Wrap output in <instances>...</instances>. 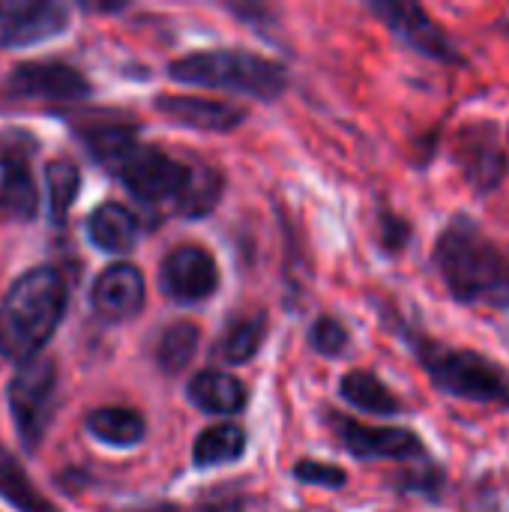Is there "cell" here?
Here are the masks:
<instances>
[{
	"instance_id": "1",
	"label": "cell",
	"mask_w": 509,
	"mask_h": 512,
	"mask_svg": "<svg viewBox=\"0 0 509 512\" xmlns=\"http://www.w3.org/2000/svg\"><path fill=\"white\" fill-rule=\"evenodd\" d=\"M432 264L459 306L509 312V258L468 213H456L441 228Z\"/></svg>"
},
{
	"instance_id": "30",
	"label": "cell",
	"mask_w": 509,
	"mask_h": 512,
	"mask_svg": "<svg viewBox=\"0 0 509 512\" xmlns=\"http://www.w3.org/2000/svg\"><path fill=\"white\" fill-rule=\"evenodd\" d=\"M408 243H411V225L396 213H384L381 216V246L390 255H399Z\"/></svg>"
},
{
	"instance_id": "19",
	"label": "cell",
	"mask_w": 509,
	"mask_h": 512,
	"mask_svg": "<svg viewBox=\"0 0 509 512\" xmlns=\"http://www.w3.org/2000/svg\"><path fill=\"white\" fill-rule=\"evenodd\" d=\"M87 432L108 447H135L144 441V417L129 408H99L87 417Z\"/></svg>"
},
{
	"instance_id": "17",
	"label": "cell",
	"mask_w": 509,
	"mask_h": 512,
	"mask_svg": "<svg viewBox=\"0 0 509 512\" xmlns=\"http://www.w3.org/2000/svg\"><path fill=\"white\" fill-rule=\"evenodd\" d=\"M189 402L204 414H237L243 411L246 390L237 378L216 369H204L189 384Z\"/></svg>"
},
{
	"instance_id": "24",
	"label": "cell",
	"mask_w": 509,
	"mask_h": 512,
	"mask_svg": "<svg viewBox=\"0 0 509 512\" xmlns=\"http://www.w3.org/2000/svg\"><path fill=\"white\" fill-rule=\"evenodd\" d=\"M78 186H81V174L72 162L66 159H57L45 168V189H48V210H51V219L54 222H63L69 207L75 204V195H78Z\"/></svg>"
},
{
	"instance_id": "21",
	"label": "cell",
	"mask_w": 509,
	"mask_h": 512,
	"mask_svg": "<svg viewBox=\"0 0 509 512\" xmlns=\"http://www.w3.org/2000/svg\"><path fill=\"white\" fill-rule=\"evenodd\" d=\"M195 351H198V327L189 321H180L162 333L159 348H156V363L162 372L177 375L192 363Z\"/></svg>"
},
{
	"instance_id": "26",
	"label": "cell",
	"mask_w": 509,
	"mask_h": 512,
	"mask_svg": "<svg viewBox=\"0 0 509 512\" xmlns=\"http://www.w3.org/2000/svg\"><path fill=\"white\" fill-rule=\"evenodd\" d=\"M135 132L129 126L120 123H108V126H93L84 132V144L93 153V159H99L102 165H111L117 156H123L132 144H135Z\"/></svg>"
},
{
	"instance_id": "8",
	"label": "cell",
	"mask_w": 509,
	"mask_h": 512,
	"mask_svg": "<svg viewBox=\"0 0 509 512\" xmlns=\"http://www.w3.org/2000/svg\"><path fill=\"white\" fill-rule=\"evenodd\" d=\"M333 429L342 447L363 462H429L423 438L402 426H366L360 420L333 414Z\"/></svg>"
},
{
	"instance_id": "25",
	"label": "cell",
	"mask_w": 509,
	"mask_h": 512,
	"mask_svg": "<svg viewBox=\"0 0 509 512\" xmlns=\"http://www.w3.org/2000/svg\"><path fill=\"white\" fill-rule=\"evenodd\" d=\"M261 339H264V315H255V318L237 321L225 333V339L216 345V354H219V360H225L231 366H240V363H249L258 354Z\"/></svg>"
},
{
	"instance_id": "20",
	"label": "cell",
	"mask_w": 509,
	"mask_h": 512,
	"mask_svg": "<svg viewBox=\"0 0 509 512\" xmlns=\"http://www.w3.org/2000/svg\"><path fill=\"white\" fill-rule=\"evenodd\" d=\"M246 450V435L237 426H210L201 432L192 450V462L198 468H216V465H231L243 456Z\"/></svg>"
},
{
	"instance_id": "9",
	"label": "cell",
	"mask_w": 509,
	"mask_h": 512,
	"mask_svg": "<svg viewBox=\"0 0 509 512\" xmlns=\"http://www.w3.org/2000/svg\"><path fill=\"white\" fill-rule=\"evenodd\" d=\"M456 162L462 168L465 183L477 192V195H492L501 189V183L507 180L509 156L501 138V126L495 120H477L468 123L459 132V144H456Z\"/></svg>"
},
{
	"instance_id": "7",
	"label": "cell",
	"mask_w": 509,
	"mask_h": 512,
	"mask_svg": "<svg viewBox=\"0 0 509 512\" xmlns=\"http://www.w3.org/2000/svg\"><path fill=\"white\" fill-rule=\"evenodd\" d=\"M108 171H114L123 186L147 204H174L180 198V192L189 183V165L174 162L171 156H165L156 147H144V144H132L123 156H117Z\"/></svg>"
},
{
	"instance_id": "15",
	"label": "cell",
	"mask_w": 509,
	"mask_h": 512,
	"mask_svg": "<svg viewBox=\"0 0 509 512\" xmlns=\"http://www.w3.org/2000/svg\"><path fill=\"white\" fill-rule=\"evenodd\" d=\"M138 219L120 204H102L87 219V237L108 255H126L138 243Z\"/></svg>"
},
{
	"instance_id": "29",
	"label": "cell",
	"mask_w": 509,
	"mask_h": 512,
	"mask_svg": "<svg viewBox=\"0 0 509 512\" xmlns=\"http://www.w3.org/2000/svg\"><path fill=\"white\" fill-rule=\"evenodd\" d=\"M294 477L306 486H321V489H342L348 483V474L342 468L324 462H297Z\"/></svg>"
},
{
	"instance_id": "22",
	"label": "cell",
	"mask_w": 509,
	"mask_h": 512,
	"mask_svg": "<svg viewBox=\"0 0 509 512\" xmlns=\"http://www.w3.org/2000/svg\"><path fill=\"white\" fill-rule=\"evenodd\" d=\"M0 498H6L15 510L21 512H57L27 480V474L18 468L15 459L0 453Z\"/></svg>"
},
{
	"instance_id": "4",
	"label": "cell",
	"mask_w": 509,
	"mask_h": 512,
	"mask_svg": "<svg viewBox=\"0 0 509 512\" xmlns=\"http://www.w3.org/2000/svg\"><path fill=\"white\" fill-rule=\"evenodd\" d=\"M168 75L180 84L249 93L255 99H279L288 75L279 63L246 51H198L174 60Z\"/></svg>"
},
{
	"instance_id": "13",
	"label": "cell",
	"mask_w": 509,
	"mask_h": 512,
	"mask_svg": "<svg viewBox=\"0 0 509 512\" xmlns=\"http://www.w3.org/2000/svg\"><path fill=\"white\" fill-rule=\"evenodd\" d=\"M90 306L105 321H129L144 306V276L132 264H111L90 288Z\"/></svg>"
},
{
	"instance_id": "5",
	"label": "cell",
	"mask_w": 509,
	"mask_h": 512,
	"mask_svg": "<svg viewBox=\"0 0 509 512\" xmlns=\"http://www.w3.org/2000/svg\"><path fill=\"white\" fill-rule=\"evenodd\" d=\"M6 402L21 444L27 450H36L57 405V363L48 357H33L21 363V369L9 381Z\"/></svg>"
},
{
	"instance_id": "18",
	"label": "cell",
	"mask_w": 509,
	"mask_h": 512,
	"mask_svg": "<svg viewBox=\"0 0 509 512\" xmlns=\"http://www.w3.org/2000/svg\"><path fill=\"white\" fill-rule=\"evenodd\" d=\"M39 207V192L33 186L30 171L18 162L3 156L0 159V213L9 219L30 222Z\"/></svg>"
},
{
	"instance_id": "6",
	"label": "cell",
	"mask_w": 509,
	"mask_h": 512,
	"mask_svg": "<svg viewBox=\"0 0 509 512\" xmlns=\"http://www.w3.org/2000/svg\"><path fill=\"white\" fill-rule=\"evenodd\" d=\"M369 9L387 24V30L414 54L444 63V66H465V54L453 42V36L420 6L408 0H375Z\"/></svg>"
},
{
	"instance_id": "31",
	"label": "cell",
	"mask_w": 509,
	"mask_h": 512,
	"mask_svg": "<svg viewBox=\"0 0 509 512\" xmlns=\"http://www.w3.org/2000/svg\"><path fill=\"white\" fill-rule=\"evenodd\" d=\"M207 512H243V507L237 501H222V504H213Z\"/></svg>"
},
{
	"instance_id": "28",
	"label": "cell",
	"mask_w": 509,
	"mask_h": 512,
	"mask_svg": "<svg viewBox=\"0 0 509 512\" xmlns=\"http://www.w3.org/2000/svg\"><path fill=\"white\" fill-rule=\"evenodd\" d=\"M309 345L321 357H342L348 351V330L336 318H318L309 330Z\"/></svg>"
},
{
	"instance_id": "16",
	"label": "cell",
	"mask_w": 509,
	"mask_h": 512,
	"mask_svg": "<svg viewBox=\"0 0 509 512\" xmlns=\"http://www.w3.org/2000/svg\"><path fill=\"white\" fill-rule=\"evenodd\" d=\"M339 396L351 408H357L363 414H375V417H396L405 411L402 399L396 393H390V387L378 375L363 372V369H354L339 381Z\"/></svg>"
},
{
	"instance_id": "3",
	"label": "cell",
	"mask_w": 509,
	"mask_h": 512,
	"mask_svg": "<svg viewBox=\"0 0 509 512\" xmlns=\"http://www.w3.org/2000/svg\"><path fill=\"white\" fill-rule=\"evenodd\" d=\"M66 300V282L54 267L24 273L0 303V357L33 360L60 327Z\"/></svg>"
},
{
	"instance_id": "32",
	"label": "cell",
	"mask_w": 509,
	"mask_h": 512,
	"mask_svg": "<svg viewBox=\"0 0 509 512\" xmlns=\"http://www.w3.org/2000/svg\"><path fill=\"white\" fill-rule=\"evenodd\" d=\"M507 30H509V27H507Z\"/></svg>"
},
{
	"instance_id": "11",
	"label": "cell",
	"mask_w": 509,
	"mask_h": 512,
	"mask_svg": "<svg viewBox=\"0 0 509 512\" xmlns=\"http://www.w3.org/2000/svg\"><path fill=\"white\" fill-rule=\"evenodd\" d=\"M219 285V270L210 252L201 246H180L165 255L159 267V288L177 303H201Z\"/></svg>"
},
{
	"instance_id": "2",
	"label": "cell",
	"mask_w": 509,
	"mask_h": 512,
	"mask_svg": "<svg viewBox=\"0 0 509 512\" xmlns=\"http://www.w3.org/2000/svg\"><path fill=\"white\" fill-rule=\"evenodd\" d=\"M402 339L429 375L432 387L450 399L509 411V369L474 348L444 345L420 330L399 324Z\"/></svg>"
},
{
	"instance_id": "23",
	"label": "cell",
	"mask_w": 509,
	"mask_h": 512,
	"mask_svg": "<svg viewBox=\"0 0 509 512\" xmlns=\"http://www.w3.org/2000/svg\"><path fill=\"white\" fill-rule=\"evenodd\" d=\"M222 189V183H219V177L213 174V171H207V168H192L189 171V183H186V189L180 192V198L174 201V210L180 213V216H186V219H201V216H207L213 207H216V201H219V192Z\"/></svg>"
},
{
	"instance_id": "10",
	"label": "cell",
	"mask_w": 509,
	"mask_h": 512,
	"mask_svg": "<svg viewBox=\"0 0 509 512\" xmlns=\"http://www.w3.org/2000/svg\"><path fill=\"white\" fill-rule=\"evenodd\" d=\"M69 6L57 0H0V48H27L66 33Z\"/></svg>"
},
{
	"instance_id": "14",
	"label": "cell",
	"mask_w": 509,
	"mask_h": 512,
	"mask_svg": "<svg viewBox=\"0 0 509 512\" xmlns=\"http://www.w3.org/2000/svg\"><path fill=\"white\" fill-rule=\"evenodd\" d=\"M156 111H162L171 123L198 132H231L246 120L243 108L201 96H159Z\"/></svg>"
},
{
	"instance_id": "27",
	"label": "cell",
	"mask_w": 509,
	"mask_h": 512,
	"mask_svg": "<svg viewBox=\"0 0 509 512\" xmlns=\"http://www.w3.org/2000/svg\"><path fill=\"white\" fill-rule=\"evenodd\" d=\"M444 486H447V474L432 459L420 462L414 471H405L399 477V492L402 495H417V498H426L432 504H438L444 498Z\"/></svg>"
},
{
	"instance_id": "12",
	"label": "cell",
	"mask_w": 509,
	"mask_h": 512,
	"mask_svg": "<svg viewBox=\"0 0 509 512\" xmlns=\"http://www.w3.org/2000/svg\"><path fill=\"white\" fill-rule=\"evenodd\" d=\"M6 93L18 99L75 102L90 93V81L66 63H21L6 78Z\"/></svg>"
}]
</instances>
